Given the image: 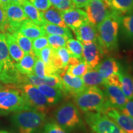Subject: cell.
Wrapping results in <instances>:
<instances>
[{"label":"cell","instance_id":"7","mask_svg":"<svg viewBox=\"0 0 133 133\" xmlns=\"http://www.w3.org/2000/svg\"><path fill=\"white\" fill-rule=\"evenodd\" d=\"M85 8L89 22L96 28L112 13L108 0H90Z\"/></svg>","mask_w":133,"mask_h":133},{"label":"cell","instance_id":"16","mask_svg":"<svg viewBox=\"0 0 133 133\" xmlns=\"http://www.w3.org/2000/svg\"><path fill=\"white\" fill-rule=\"evenodd\" d=\"M74 31L78 40L83 44L97 41V28L89 22L82 24Z\"/></svg>","mask_w":133,"mask_h":133},{"label":"cell","instance_id":"46","mask_svg":"<svg viewBox=\"0 0 133 133\" xmlns=\"http://www.w3.org/2000/svg\"><path fill=\"white\" fill-rule=\"evenodd\" d=\"M25 0H11V3H16V4L22 5Z\"/></svg>","mask_w":133,"mask_h":133},{"label":"cell","instance_id":"17","mask_svg":"<svg viewBox=\"0 0 133 133\" xmlns=\"http://www.w3.org/2000/svg\"><path fill=\"white\" fill-rule=\"evenodd\" d=\"M70 57V54L65 47L54 49L52 66L58 75L66 70Z\"/></svg>","mask_w":133,"mask_h":133},{"label":"cell","instance_id":"34","mask_svg":"<svg viewBox=\"0 0 133 133\" xmlns=\"http://www.w3.org/2000/svg\"><path fill=\"white\" fill-rule=\"evenodd\" d=\"M12 34L16 38L17 42L25 54L33 52L32 51V40L24 36L19 31H16Z\"/></svg>","mask_w":133,"mask_h":133},{"label":"cell","instance_id":"49","mask_svg":"<svg viewBox=\"0 0 133 133\" xmlns=\"http://www.w3.org/2000/svg\"><path fill=\"white\" fill-rule=\"evenodd\" d=\"M3 86V85H2V84H1V81H0V88H1Z\"/></svg>","mask_w":133,"mask_h":133},{"label":"cell","instance_id":"8","mask_svg":"<svg viewBox=\"0 0 133 133\" xmlns=\"http://www.w3.org/2000/svg\"><path fill=\"white\" fill-rule=\"evenodd\" d=\"M18 86L21 89L30 107L44 113L47 112L49 105L45 96L36 86L30 84H22Z\"/></svg>","mask_w":133,"mask_h":133},{"label":"cell","instance_id":"29","mask_svg":"<svg viewBox=\"0 0 133 133\" xmlns=\"http://www.w3.org/2000/svg\"><path fill=\"white\" fill-rule=\"evenodd\" d=\"M119 25L126 39L133 41V12L121 17Z\"/></svg>","mask_w":133,"mask_h":133},{"label":"cell","instance_id":"47","mask_svg":"<svg viewBox=\"0 0 133 133\" xmlns=\"http://www.w3.org/2000/svg\"><path fill=\"white\" fill-rule=\"evenodd\" d=\"M8 114V112H4V111L1 110L0 109V115H6V114Z\"/></svg>","mask_w":133,"mask_h":133},{"label":"cell","instance_id":"2","mask_svg":"<svg viewBox=\"0 0 133 133\" xmlns=\"http://www.w3.org/2000/svg\"><path fill=\"white\" fill-rule=\"evenodd\" d=\"M120 19V17L112 12L97 26V42L104 54L117 49Z\"/></svg>","mask_w":133,"mask_h":133},{"label":"cell","instance_id":"4","mask_svg":"<svg viewBox=\"0 0 133 133\" xmlns=\"http://www.w3.org/2000/svg\"><path fill=\"white\" fill-rule=\"evenodd\" d=\"M31 108L18 85L6 84L0 88V109L6 112H17Z\"/></svg>","mask_w":133,"mask_h":133},{"label":"cell","instance_id":"50","mask_svg":"<svg viewBox=\"0 0 133 133\" xmlns=\"http://www.w3.org/2000/svg\"><path fill=\"white\" fill-rule=\"evenodd\" d=\"M124 133H126V132H124Z\"/></svg>","mask_w":133,"mask_h":133},{"label":"cell","instance_id":"14","mask_svg":"<svg viewBox=\"0 0 133 133\" xmlns=\"http://www.w3.org/2000/svg\"><path fill=\"white\" fill-rule=\"evenodd\" d=\"M30 84L35 86L44 84L59 88L61 90L62 88V80L61 76L58 74H54L44 78H40L35 74L22 75L21 84Z\"/></svg>","mask_w":133,"mask_h":133},{"label":"cell","instance_id":"36","mask_svg":"<svg viewBox=\"0 0 133 133\" xmlns=\"http://www.w3.org/2000/svg\"><path fill=\"white\" fill-rule=\"evenodd\" d=\"M49 45L53 49H56L59 48L65 47L66 41L69 39L66 36L56 35H48L47 36Z\"/></svg>","mask_w":133,"mask_h":133},{"label":"cell","instance_id":"39","mask_svg":"<svg viewBox=\"0 0 133 133\" xmlns=\"http://www.w3.org/2000/svg\"><path fill=\"white\" fill-rule=\"evenodd\" d=\"M35 7L40 11H45L51 6L49 0H29Z\"/></svg>","mask_w":133,"mask_h":133},{"label":"cell","instance_id":"38","mask_svg":"<svg viewBox=\"0 0 133 133\" xmlns=\"http://www.w3.org/2000/svg\"><path fill=\"white\" fill-rule=\"evenodd\" d=\"M42 133H68L57 123L48 122L43 128Z\"/></svg>","mask_w":133,"mask_h":133},{"label":"cell","instance_id":"48","mask_svg":"<svg viewBox=\"0 0 133 133\" xmlns=\"http://www.w3.org/2000/svg\"><path fill=\"white\" fill-rule=\"evenodd\" d=\"M0 133H10L9 132L6 131H3V130H0Z\"/></svg>","mask_w":133,"mask_h":133},{"label":"cell","instance_id":"3","mask_svg":"<svg viewBox=\"0 0 133 133\" xmlns=\"http://www.w3.org/2000/svg\"><path fill=\"white\" fill-rule=\"evenodd\" d=\"M76 106L84 113L103 112L109 107L104 92L97 86L86 88L74 97Z\"/></svg>","mask_w":133,"mask_h":133},{"label":"cell","instance_id":"24","mask_svg":"<svg viewBox=\"0 0 133 133\" xmlns=\"http://www.w3.org/2000/svg\"><path fill=\"white\" fill-rule=\"evenodd\" d=\"M81 77L86 88L91 86H104L107 82L105 79L101 76L96 68L89 69L86 74L83 75Z\"/></svg>","mask_w":133,"mask_h":133},{"label":"cell","instance_id":"20","mask_svg":"<svg viewBox=\"0 0 133 133\" xmlns=\"http://www.w3.org/2000/svg\"><path fill=\"white\" fill-rule=\"evenodd\" d=\"M112 12L119 17L133 12V0H108Z\"/></svg>","mask_w":133,"mask_h":133},{"label":"cell","instance_id":"28","mask_svg":"<svg viewBox=\"0 0 133 133\" xmlns=\"http://www.w3.org/2000/svg\"><path fill=\"white\" fill-rule=\"evenodd\" d=\"M15 64L11 59L6 41L5 33H0V69L6 68Z\"/></svg>","mask_w":133,"mask_h":133},{"label":"cell","instance_id":"35","mask_svg":"<svg viewBox=\"0 0 133 133\" xmlns=\"http://www.w3.org/2000/svg\"><path fill=\"white\" fill-rule=\"evenodd\" d=\"M53 56H54V49L49 45L41 50L38 57H39L41 60H42L43 62L47 65L48 66L54 69L56 72V74H57V71H56L52 66Z\"/></svg>","mask_w":133,"mask_h":133},{"label":"cell","instance_id":"25","mask_svg":"<svg viewBox=\"0 0 133 133\" xmlns=\"http://www.w3.org/2000/svg\"><path fill=\"white\" fill-rule=\"evenodd\" d=\"M21 6L27 17L33 22L41 26L45 22L41 11L35 7L29 0H25Z\"/></svg>","mask_w":133,"mask_h":133},{"label":"cell","instance_id":"23","mask_svg":"<svg viewBox=\"0 0 133 133\" xmlns=\"http://www.w3.org/2000/svg\"><path fill=\"white\" fill-rule=\"evenodd\" d=\"M36 87L45 96L49 105H53L57 104L62 99L63 96L62 92L59 88L44 84L37 86Z\"/></svg>","mask_w":133,"mask_h":133},{"label":"cell","instance_id":"45","mask_svg":"<svg viewBox=\"0 0 133 133\" xmlns=\"http://www.w3.org/2000/svg\"><path fill=\"white\" fill-rule=\"evenodd\" d=\"M49 1L50 3L51 4V6H54V7L56 8L61 4L62 0H49Z\"/></svg>","mask_w":133,"mask_h":133},{"label":"cell","instance_id":"33","mask_svg":"<svg viewBox=\"0 0 133 133\" xmlns=\"http://www.w3.org/2000/svg\"><path fill=\"white\" fill-rule=\"evenodd\" d=\"M89 69L87 64L82 59L78 62L68 65V68L66 70V73L74 76L81 77L84 75Z\"/></svg>","mask_w":133,"mask_h":133},{"label":"cell","instance_id":"10","mask_svg":"<svg viewBox=\"0 0 133 133\" xmlns=\"http://www.w3.org/2000/svg\"><path fill=\"white\" fill-rule=\"evenodd\" d=\"M59 75L61 76L62 80L61 91L66 96L74 97L86 88L81 77L71 76L66 73L65 71H63Z\"/></svg>","mask_w":133,"mask_h":133},{"label":"cell","instance_id":"51","mask_svg":"<svg viewBox=\"0 0 133 133\" xmlns=\"http://www.w3.org/2000/svg\"><path fill=\"white\" fill-rule=\"evenodd\" d=\"M92 133H95V132H92Z\"/></svg>","mask_w":133,"mask_h":133},{"label":"cell","instance_id":"1","mask_svg":"<svg viewBox=\"0 0 133 133\" xmlns=\"http://www.w3.org/2000/svg\"><path fill=\"white\" fill-rule=\"evenodd\" d=\"M46 113L34 108L17 111L11 118L19 133H37L45 124Z\"/></svg>","mask_w":133,"mask_h":133},{"label":"cell","instance_id":"31","mask_svg":"<svg viewBox=\"0 0 133 133\" xmlns=\"http://www.w3.org/2000/svg\"><path fill=\"white\" fill-rule=\"evenodd\" d=\"M33 74L40 78H44L46 76H49L57 74L54 69L48 66L43 62L42 60L36 57L34 69H33Z\"/></svg>","mask_w":133,"mask_h":133},{"label":"cell","instance_id":"11","mask_svg":"<svg viewBox=\"0 0 133 133\" xmlns=\"http://www.w3.org/2000/svg\"><path fill=\"white\" fill-rule=\"evenodd\" d=\"M104 88V94L109 107L120 110L127 102L128 99L119 86L106 82Z\"/></svg>","mask_w":133,"mask_h":133},{"label":"cell","instance_id":"22","mask_svg":"<svg viewBox=\"0 0 133 133\" xmlns=\"http://www.w3.org/2000/svg\"><path fill=\"white\" fill-rule=\"evenodd\" d=\"M36 56L33 52L25 54L19 62L15 63L16 69L22 75L33 74V69Z\"/></svg>","mask_w":133,"mask_h":133},{"label":"cell","instance_id":"12","mask_svg":"<svg viewBox=\"0 0 133 133\" xmlns=\"http://www.w3.org/2000/svg\"><path fill=\"white\" fill-rule=\"evenodd\" d=\"M61 12L66 26L73 31L82 24L89 22L86 12L79 8H71Z\"/></svg>","mask_w":133,"mask_h":133},{"label":"cell","instance_id":"21","mask_svg":"<svg viewBox=\"0 0 133 133\" xmlns=\"http://www.w3.org/2000/svg\"><path fill=\"white\" fill-rule=\"evenodd\" d=\"M5 35L10 56L14 62H19L24 56L25 52L18 44L12 33L6 32Z\"/></svg>","mask_w":133,"mask_h":133},{"label":"cell","instance_id":"27","mask_svg":"<svg viewBox=\"0 0 133 133\" xmlns=\"http://www.w3.org/2000/svg\"><path fill=\"white\" fill-rule=\"evenodd\" d=\"M41 13H42V16L44 21L46 22L57 25L61 26L62 27H67L63 20L61 11H59V9L54 6H51L46 11H41Z\"/></svg>","mask_w":133,"mask_h":133},{"label":"cell","instance_id":"40","mask_svg":"<svg viewBox=\"0 0 133 133\" xmlns=\"http://www.w3.org/2000/svg\"><path fill=\"white\" fill-rule=\"evenodd\" d=\"M8 28L6 12L0 6V31L2 33H6Z\"/></svg>","mask_w":133,"mask_h":133},{"label":"cell","instance_id":"15","mask_svg":"<svg viewBox=\"0 0 133 133\" xmlns=\"http://www.w3.org/2000/svg\"><path fill=\"white\" fill-rule=\"evenodd\" d=\"M102 113H104L112 118L125 132L133 133V118L132 117L112 107L106 108Z\"/></svg>","mask_w":133,"mask_h":133},{"label":"cell","instance_id":"30","mask_svg":"<svg viewBox=\"0 0 133 133\" xmlns=\"http://www.w3.org/2000/svg\"><path fill=\"white\" fill-rule=\"evenodd\" d=\"M42 27L44 29L46 35H61L66 36L69 38H72L73 36L70 30L68 27L64 28L62 26L45 22L43 24Z\"/></svg>","mask_w":133,"mask_h":133},{"label":"cell","instance_id":"32","mask_svg":"<svg viewBox=\"0 0 133 133\" xmlns=\"http://www.w3.org/2000/svg\"><path fill=\"white\" fill-rule=\"evenodd\" d=\"M66 48L71 57L83 59V44L77 39L69 38L66 41Z\"/></svg>","mask_w":133,"mask_h":133},{"label":"cell","instance_id":"6","mask_svg":"<svg viewBox=\"0 0 133 133\" xmlns=\"http://www.w3.org/2000/svg\"><path fill=\"white\" fill-rule=\"evenodd\" d=\"M84 119L95 133H124L112 118L102 112H92L84 114Z\"/></svg>","mask_w":133,"mask_h":133},{"label":"cell","instance_id":"37","mask_svg":"<svg viewBox=\"0 0 133 133\" xmlns=\"http://www.w3.org/2000/svg\"><path fill=\"white\" fill-rule=\"evenodd\" d=\"M49 46L47 36L46 35L40 36L33 39L32 41V51L35 55L38 57L39 52L43 48Z\"/></svg>","mask_w":133,"mask_h":133},{"label":"cell","instance_id":"9","mask_svg":"<svg viewBox=\"0 0 133 133\" xmlns=\"http://www.w3.org/2000/svg\"><path fill=\"white\" fill-rule=\"evenodd\" d=\"M4 11L8 24L6 32L13 33L17 31L22 24L29 19L21 5L11 3Z\"/></svg>","mask_w":133,"mask_h":133},{"label":"cell","instance_id":"43","mask_svg":"<svg viewBox=\"0 0 133 133\" xmlns=\"http://www.w3.org/2000/svg\"><path fill=\"white\" fill-rule=\"evenodd\" d=\"M90 0H72L75 7L76 8H85Z\"/></svg>","mask_w":133,"mask_h":133},{"label":"cell","instance_id":"44","mask_svg":"<svg viewBox=\"0 0 133 133\" xmlns=\"http://www.w3.org/2000/svg\"><path fill=\"white\" fill-rule=\"evenodd\" d=\"M11 3V0H0V6L5 10L8 5Z\"/></svg>","mask_w":133,"mask_h":133},{"label":"cell","instance_id":"5","mask_svg":"<svg viewBox=\"0 0 133 133\" xmlns=\"http://www.w3.org/2000/svg\"><path fill=\"white\" fill-rule=\"evenodd\" d=\"M54 117L56 123L67 132L84 128L79 110L71 102H66L59 106L54 113Z\"/></svg>","mask_w":133,"mask_h":133},{"label":"cell","instance_id":"41","mask_svg":"<svg viewBox=\"0 0 133 133\" xmlns=\"http://www.w3.org/2000/svg\"><path fill=\"white\" fill-rule=\"evenodd\" d=\"M121 112L133 118V97L128 99L125 105L119 110Z\"/></svg>","mask_w":133,"mask_h":133},{"label":"cell","instance_id":"26","mask_svg":"<svg viewBox=\"0 0 133 133\" xmlns=\"http://www.w3.org/2000/svg\"><path fill=\"white\" fill-rule=\"evenodd\" d=\"M118 76L120 88L124 94L128 99L133 97V77L123 70H121L117 73Z\"/></svg>","mask_w":133,"mask_h":133},{"label":"cell","instance_id":"18","mask_svg":"<svg viewBox=\"0 0 133 133\" xmlns=\"http://www.w3.org/2000/svg\"><path fill=\"white\" fill-rule=\"evenodd\" d=\"M17 31L31 40L46 35L42 26L35 24L29 19L22 24Z\"/></svg>","mask_w":133,"mask_h":133},{"label":"cell","instance_id":"13","mask_svg":"<svg viewBox=\"0 0 133 133\" xmlns=\"http://www.w3.org/2000/svg\"><path fill=\"white\" fill-rule=\"evenodd\" d=\"M103 54L104 53L97 41L83 44V59L89 69H94L101 62Z\"/></svg>","mask_w":133,"mask_h":133},{"label":"cell","instance_id":"42","mask_svg":"<svg viewBox=\"0 0 133 133\" xmlns=\"http://www.w3.org/2000/svg\"><path fill=\"white\" fill-rule=\"evenodd\" d=\"M74 8L75 7L74 3L72 2V0H62L61 4L56 8L59 9V11H64Z\"/></svg>","mask_w":133,"mask_h":133},{"label":"cell","instance_id":"19","mask_svg":"<svg viewBox=\"0 0 133 133\" xmlns=\"http://www.w3.org/2000/svg\"><path fill=\"white\" fill-rule=\"evenodd\" d=\"M95 68L99 71L101 76L105 80L113 75L118 72L120 70L118 63L112 57L107 58L102 61H101Z\"/></svg>","mask_w":133,"mask_h":133}]
</instances>
